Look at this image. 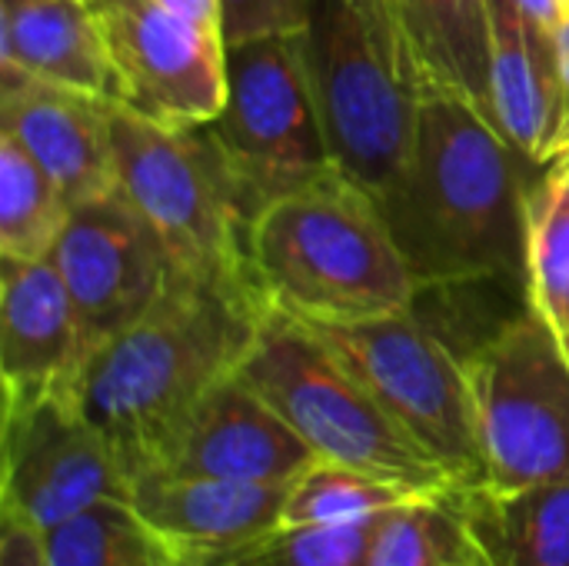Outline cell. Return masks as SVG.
<instances>
[{
  "mask_svg": "<svg viewBox=\"0 0 569 566\" xmlns=\"http://www.w3.org/2000/svg\"><path fill=\"white\" fill-rule=\"evenodd\" d=\"M263 314L177 270L137 324L87 357L73 397L130 487L167 467L203 400L247 360Z\"/></svg>",
  "mask_w": 569,
  "mask_h": 566,
  "instance_id": "obj_1",
  "label": "cell"
},
{
  "mask_svg": "<svg viewBox=\"0 0 569 566\" xmlns=\"http://www.w3.org/2000/svg\"><path fill=\"white\" fill-rule=\"evenodd\" d=\"M530 160L467 97L423 87L413 153L380 197L420 284L503 277L527 287Z\"/></svg>",
  "mask_w": 569,
  "mask_h": 566,
  "instance_id": "obj_2",
  "label": "cell"
},
{
  "mask_svg": "<svg viewBox=\"0 0 569 566\" xmlns=\"http://www.w3.org/2000/svg\"><path fill=\"white\" fill-rule=\"evenodd\" d=\"M247 257L263 304L303 324L407 314L420 290L380 200L343 170L267 203Z\"/></svg>",
  "mask_w": 569,
  "mask_h": 566,
  "instance_id": "obj_3",
  "label": "cell"
},
{
  "mask_svg": "<svg viewBox=\"0 0 569 566\" xmlns=\"http://www.w3.org/2000/svg\"><path fill=\"white\" fill-rule=\"evenodd\" d=\"M303 50L333 163L387 197L413 153L423 90L393 0H310Z\"/></svg>",
  "mask_w": 569,
  "mask_h": 566,
  "instance_id": "obj_4",
  "label": "cell"
},
{
  "mask_svg": "<svg viewBox=\"0 0 569 566\" xmlns=\"http://www.w3.org/2000/svg\"><path fill=\"white\" fill-rule=\"evenodd\" d=\"M240 377L300 434L317 460L343 464L417 494L457 490L447 470L303 320L267 310Z\"/></svg>",
  "mask_w": 569,
  "mask_h": 566,
  "instance_id": "obj_5",
  "label": "cell"
},
{
  "mask_svg": "<svg viewBox=\"0 0 569 566\" xmlns=\"http://www.w3.org/2000/svg\"><path fill=\"white\" fill-rule=\"evenodd\" d=\"M113 160L117 190L150 220L180 274L267 307L247 257L250 217L207 127H167L113 103Z\"/></svg>",
  "mask_w": 569,
  "mask_h": 566,
  "instance_id": "obj_6",
  "label": "cell"
},
{
  "mask_svg": "<svg viewBox=\"0 0 569 566\" xmlns=\"http://www.w3.org/2000/svg\"><path fill=\"white\" fill-rule=\"evenodd\" d=\"M203 127L250 224L277 197L340 170L320 123L303 33L227 43V103Z\"/></svg>",
  "mask_w": 569,
  "mask_h": 566,
  "instance_id": "obj_7",
  "label": "cell"
},
{
  "mask_svg": "<svg viewBox=\"0 0 569 566\" xmlns=\"http://www.w3.org/2000/svg\"><path fill=\"white\" fill-rule=\"evenodd\" d=\"M377 404L447 470L457 490L487 487L463 360L410 310L363 324H307Z\"/></svg>",
  "mask_w": 569,
  "mask_h": 566,
  "instance_id": "obj_8",
  "label": "cell"
},
{
  "mask_svg": "<svg viewBox=\"0 0 569 566\" xmlns=\"http://www.w3.org/2000/svg\"><path fill=\"white\" fill-rule=\"evenodd\" d=\"M487 487L569 480V360L553 330L523 310L467 360Z\"/></svg>",
  "mask_w": 569,
  "mask_h": 566,
  "instance_id": "obj_9",
  "label": "cell"
},
{
  "mask_svg": "<svg viewBox=\"0 0 569 566\" xmlns=\"http://www.w3.org/2000/svg\"><path fill=\"white\" fill-rule=\"evenodd\" d=\"M107 500H130V484L73 390L3 400L0 517L47 534Z\"/></svg>",
  "mask_w": 569,
  "mask_h": 566,
  "instance_id": "obj_10",
  "label": "cell"
},
{
  "mask_svg": "<svg viewBox=\"0 0 569 566\" xmlns=\"http://www.w3.org/2000/svg\"><path fill=\"white\" fill-rule=\"evenodd\" d=\"M117 103L167 127H203L227 103V43L220 33L157 0H90Z\"/></svg>",
  "mask_w": 569,
  "mask_h": 566,
  "instance_id": "obj_11",
  "label": "cell"
},
{
  "mask_svg": "<svg viewBox=\"0 0 569 566\" xmlns=\"http://www.w3.org/2000/svg\"><path fill=\"white\" fill-rule=\"evenodd\" d=\"M50 264L73 300L90 354L137 324L177 274L160 234L120 190L70 210Z\"/></svg>",
  "mask_w": 569,
  "mask_h": 566,
  "instance_id": "obj_12",
  "label": "cell"
},
{
  "mask_svg": "<svg viewBox=\"0 0 569 566\" xmlns=\"http://www.w3.org/2000/svg\"><path fill=\"white\" fill-rule=\"evenodd\" d=\"M0 130L33 153L73 207L117 190L113 100L0 73Z\"/></svg>",
  "mask_w": 569,
  "mask_h": 566,
  "instance_id": "obj_13",
  "label": "cell"
},
{
  "mask_svg": "<svg viewBox=\"0 0 569 566\" xmlns=\"http://www.w3.org/2000/svg\"><path fill=\"white\" fill-rule=\"evenodd\" d=\"M87 357L83 327L57 267L0 257L3 400L73 390Z\"/></svg>",
  "mask_w": 569,
  "mask_h": 566,
  "instance_id": "obj_14",
  "label": "cell"
},
{
  "mask_svg": "<svg viewBox=\"0 0 569 566\" xmlns=\"http://www.w3.org/2000/svg\"><path fill=\"white\" fill-rule=\"evenodd\" d=\"M313 460L300 434L237 370L203 400L160 474L293 484Z\"/></svg>",
  "mask_w": 569,
  "mask_h": 566,
  "instance_id": "obj_15",
  "label": "cell"
},
{
  "mask_svg": "<svg viewBox=\"0 0 569 566\" xmlns=\"http://www.w3.org/2000/svg\"><path fill=\"white\" fill-rule=\"evenodd\" d=\"M287 487L153 474L130 487V507L160 547L223 557L260 540L283 520Z\"/></svg>",
  "mask_w": 569,
  "mask_h": 566,
  "instance_id": "obj_16",
  "label": "cell"
},
{
  "mask_svg": "<svg viewBox=\"0 0 569 566\" xmlns=\"http://www.w3.org/2000/svg\"><path fill=\"white\" fill-rule=\"evenodd\" d=\"M490 7V100L500 133L533 163L550 167L557 133V33L517 0Z\"/></svg>",
  "mask_w": 569,
  "mask_h": 566,
  "instance_id": "obj_17",
  "label": "cell"
},
{
  "mask_svg": "<svg viewBox=\"0 0 569 566\" xmlns=\"http://www.w3.org/2000/svg\"><path fill=\"white\" fill-rule=\"evenodd\" d=\"M0 73H23L117 103L90 0H0Z\"/></svg>",
  "mask_w": 569,
  "mask_h": 566,
  "instance_id": "obj_18",
  "label": "cell"
},
{
  "mask_svg": "<svg viewBox=\"0 0 569 566\" xmlns=\"http://www.w3.org/2000/svg\"><path fill=\"white\" fill-rule=\"evenodd\" d=\"M487 566H569V480L453 490Z\"/></svg>",
  "mask_w": 569,
  "mask_h": 566,
  "instance_id": "obj_19",
  "label": "cell"
},
{
  "mask_svg": "<svg viewBox=\"0 0 569 566\" xmlns=\"http://www.w3.org/2000/svg\"><path fill=\"white\" fill-rule=\"evenodd\" d=\"M423 87H443L493 120L487 0H393Z\"/></svg>",
  "mask_w": 569,
  "mask_h": 566,
  "instance_id": "obj_20",
  "label": "cell"
},
{
  "mask_svg": "<svg viewBox=\"0 0 569 566\" xmlns=\"http://www.w3.org/2000/svg\"><path fill=\"white\" fill-rule=\"evenodd\" d=\"M73 203L33 153L0 130V257L50 260Z\"/></svg>",
  "mask_w": 569,
  "mask_h": 566,
  "instance_id": "obj_21",
  "label": "cell"
},
{
  "mask_svg": "<svg viewBox=\"0 0 569 566\" xmlns=\"http://www.w3.org/2000/svg\"><path fill=\"white\" fill-rule=\"evenodd\" d=\"M527 203V304L563 340L569 330V163L553 160Z\"/></svg>",
  "mask_w": 569,
  "mask_h": 566,
  "instance_id": "obj_22",
  "label": "cell"
},
{
  "mask_svg": "<svg viewBox=\"0 0 569 566\" xmlns=\"http://www.w3.org/2000/svg\"><path fill=\"white\" fill-rule=\"evenodd\" d=\"M367 566H487V560L450 490L390 510L377 527Z\"/></svg>",
  "mask_w": 569,
  "mask_h": 566,
  "instance_id": "obj_23",
  "label": "cell"
},
{
  "mask_svg": "<svg viewBox=\"0 0 569 566\" xmlns=\"http://www.w3.org/2000/svg\"><path fill=\"white\" fill-rule=\"evenodd\" d=\"M413 497H427V494H417L410 487H400L393 480L343 464L313 460L287 487L280 524H360V520L383 517Z\"/></svg>",
  "mask_w": 569,
  "mask_h": 566,
  "instance_id": "obj_24",
  "label": "cell"
},
{
  "mask_svg": "<svg viewBox=\"0 0 569 566\" xmlns=\"http://www.w3.org/2000/svg\"><path fill=\"white\" fill-rule=\"evenodd\" d=\"M50 566H160V547L130 500H107L43 534Z\"/></svg>",
  "mask_w": 569,
  "mask_h": 566,
  "instance_id": "obj_25",
  "label": "cell"
},
{
  "mask_svg": "<svg viewBox=\"0 0 569 566\" xmlns=\"http://www.w3.org/2000/svg\"><path fill=\"white\" fill-rule=\"evenodd\" d=\"M383 517L360 524H277L260 540L213 560L220 566H367Z\"/></svg>",
  "mask_w": 569,
  "mask_h": 566,
  "instance_id": "obj_26",
  "label": "cell"
},
{
  "mask_svg": "<svg viewBox=\"0 0 569 566\" xmlns=\"http://www.w3.org/2000/svg\"><path fill=\"white\" fill-rule=\"evenodd\" d=\"M310 0H220L223 43H243L273 33H303Z\"/></svg>",
  "mask_w": 569,
  "mask_h": 566,
  "instance_id": "obj_27",
  "label": "cell"
},
{
  "mask_svg": "<svg viewBox=\"0 0 569 566\" xmlns=\"http://www.w3.org/2000/svg\"><path fill=\"white\" fill-rule=\"evenodd\" d=\"M0 566H50L43 534L20 520L0 517Z\"/></svg>",
  "mask_w": 569,
  "mask_h": 566,
  "instance_id": "obj_28",
  "label": "cell"
},
{
  "mask_svg": "<svg viewBox=\"0 0 569 566\" xmlns=\"http://www.w3.org/2000/svg\"><path fill=\"white\" fill-rule=\"evenodd\" d=\"M557 133L550 163L569 153V17L557 27Z\"/></svg>",
  "mask_w": 569,
  "mask_h": 566,
  "instance_id": "obj_29",
  "label": "cell"
},
{
  "mask_svg": "<svg viewBox=\"0 0 569 566\" xmlns=\"http://www.w3.org/2000/svg\"><path fill=\"white\" fill-rule=\"evenodd\" d=\"M157 3L170 7L173 13H180V17L213 30V33H220V0H157Z\"/></svg>",
  "mask_w": 569,
  "mask_h": 566,
  "instance_id": "obj_30",
  "label": "cell"
},
{
  "mask_svg": "<svg viewBox=\"0 0 569 566\" xmlns=\"http://www.w3.org/2000/svg\"><path fill=\"white\" fill-rule=\"evenodd\" d=\"M160 547V544H157ZM160 566H220L213 557H200V554H180V550H167L160 547Z\"/></svg>",
  "mask_w": 569,
  "mask_h": 566,
  "instance_id": "obj_31",
  "label": "cell"
},
{
  "mask_svg": "<svg viewBox=\"0 0 569 566\" xmlns=\"http://www.w3.org/2000/svg\"><path fill=\"white\" fill-rule=\"evenodd\" d=\"M557 344L563 347V354H567V360H569V330H567V337H563V340H557Z\"/></svg>",
  "mask_w": 569,
  "mask_h": 566,
  "instance_id": "obj_32",
  "label": "cell"
},
{
  "mask_svg": "<svg viewBox=\"0 0 569 566\" xmlns=\"http://www.w3.org/2000/svg\"><path fill=\"white\" fill-rule=\"evenodd\" d=\"M560 7H563V17H569V0H560Z\"/></svg>",
  "mask_w": 569,
  "mask_h": 566,
  "instance_id": "obj_33",
  "label": "cell"
},
{
  "mask_svg": "<svg viewBox=\"0 0 569 566\" xmlns=\"http://www.w3.org/2000/svg\"><path fill=\"white\" fill-rule=\"evenodd\" d=\"M560 160H567V163H569V153H567V157H560Z\"/></svg>",
  "mask_w": 569,
  "mask_h": 566,
  "instance_id": "obj_34",
  "label": "cell"
}]
</instances>
